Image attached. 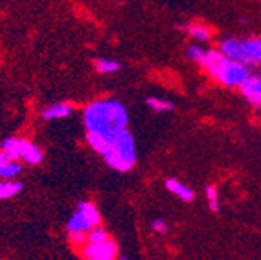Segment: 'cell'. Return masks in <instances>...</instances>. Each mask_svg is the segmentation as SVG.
<instances>
[{
	"label": "cell",
	"instance_id": "6da1fadb",
	"mask_svg": "<svg viewBox=\"0 0 261 260\" xmlns=\"http://www.w3.org/2000/svg\"><path fill=\"white\" fill-rule=\"evenodd\" d=\"M83 119L87 131L98 133L109 140L124 131L129 122L124 105L117 100H98L90 103Z\"/></svg>",
	"mask_w": 261,
	"mask_h": 260
},
{
	"label": "cell",
	"instance_id": "7a4b0ae2",
	"mask_svg": "<svg viewBox=\"0 0 261 260\" xmlns=\"http://www.w3.org/2000/svg\"><path fill=\"white\" fill-rule=\"evenodd\" d=\"M199 64L212 78L227 87H240L243 81L250 75L249 66L228 58L221 50H205Z\"/></svg>",
	"mask_w": 261,
	"mask_h": 260
},
{
	"label": "cell",
	"instance_id": "3957f363",
	"mask_svg": "<svg viewBox=\"0 0 261 260\" xmlns=\"http://www.w3.org/2000/svg\"><path fill=\"white\" fill-rule=\"evenodd\" d=\"M106 164L117 172H129L136 166L137 153H136V140L127 129L115 136L108 150L101 154Z\"/></svg>",
	"mask_w": 261,
	"mask_h": 260
},
{
	"label": "cell",
	"instance_id": "277c9868",
	"mask_svg": "<svg viewBox=\"0 0 261 260\" xmlns=\"http://www.w3.org/2000/svg\"><path fill=\"white\" fill-rule=\"evenodd\" d=\"M117 243L111 239L103 242H87L81 248V255L89 260H112L117 257Z\"/></svg>",
	"mask_w": 261,
	"mask_h": 260
},
{
	"label": "cell",
	"instance_id": "5b68a950",
	"mask_svg": "<svg viewBox=\"0 0 261 260\" xmlns=\"http://www.w3.org/2000/svg\"><path fill=\"white\" fill-rule=\"evenodd\" d=\"M219 50L224 55H227L228 58H232L235 61H240V62L246 64V66L252 67V62H250V58L247 55L244 41H241V39H227V41H222L219 44Z\"/></svg>",
	"mask_w": 261,
	"mask_h": 260
},
{
	"label": "cell",
	"instance_id": "8992f818",
	"mask_svg": "<svg viewBox=\"0 0 261 260\" xmlns=\"http://www.w3.org/2000/svg\"><path fill=\"white\" fill-rule=\"evenodd\" d=\"M246 100L255 106H261V75H249L240 86Z\"/></svg>",
	"mask_w": 261,
	"mask_h": 260
},
{
	"label": "cell",
	"instance_id": "52a82bcc",
	"mask_svg": "<svg viewBox=\"0 0 261 260\" xmlns=\"http://www.w3.org/2000/svg\"><path fill=\"white\" fill-rule=\"evenodd\" d=\"M165 185H167V190H170L173 195H176L177 198H180V200L185 201V203H190V201L194 200V192H193L188 185L182 184L180 181H177V179H174V178H170V179L165 182Z\"/></svg>",
	"mask_w": 261,
	"mask_h": 260
},
{
	"label": "cell",
	"instance_id": "ba28073f",
	"mask_svg": "<svg viewBox=\"0 0 261 260\" xmlns=\"http://www.w3.org/2000/svg\"><path fill=\"white\" fill-rule=\"evenodd\" d=\"M93 227V224L90 223V220L78 209L69 220L67 223V231H83V232H89Z\"/></svg>",
	"mask_w": 261,
	"mask_h": 260
},
{
	"label": "cell",
	"instance_id": "9c48e42d",
	"mask_svg": "<svg viewBox=\"0 0 261 260\" xmlns=\"http://www.w3.org/2000/svg\"><path fill=\"white\" fill-rule=\"evenodd\" d=\"M72 114V108L65 103H59V105H53L50 108H45L42 111V117L45 120H56V119H65Z\"/></svg>",
	"mask_w": 261,
	"mask_h": 260
},
{
	"label": "cell",
	"instance_id": "30bf717a",
	"mask_svg": "<svg viewBox=\"0 0 261 260\" xmlns=\"http://www.w3.org/2000/svg\"><path fill=\"white\" fill-rule=\"evenodd\" d=\"M184 30L187 31V33H188L193 39H196V41H202V42H205V41H208L210 36H212L210 28L205 27V25H201V23H187V25L184 27Z\"/></svg>",
	"mask_w": 261,
	"mask_h": 260
},
{
	"label": "cell",
	"instance_id": "8fae6325",
	"mask_svg": "<svg viewBox=\"0 0 261 260\" xmlns=\"http://www.w3.org/2000/svg\"><path fill=\"white\" fill-rule=\"evenodd\" d=\"M20 157H23L28 164H33L36 166L42 160V153L38 147L31 145L30 142L23 140V145H22V153H20Z\"/></svg>",
	"mask_w": 261,
	"mask_h": 260
},
{
	"label": "cell",
	"instance_id": "7c38bea8",
	"mask_svg": "<svg viewBox=\"0 0 261 260\" xmlns=\"http://www.w3.org/2000/svg\"><path fill=\"white\" fill-rule=\"evenodd\" d=\"M244 44H246V50L250 58L252 66L261 64V38L247 39V41H244Z\"/></svg>",
	"mask_w": 261,
	"mask_h": 260
},
{
	"label": "cell",
	"instance_id": "4fadbf2b",
	"mask_svg": "<svg viewBox=\"0 0 261 260\" xmlns=\"http://www.w3.org/2000/svg\"><path fill=\"white\" fill-rule=\"evenodd\" d=\"M78 209L90 220V223L95 226H100L101 223V217H100V212H98V209L92 204V203H80L78 204Z\"/></svg>",
	"mask_w": 261,
	"mask_h": 260
},
{
	"label": "cell",
	"instance_id": "5bb4252c",
	"mask_svg": "<svg viewBox=\"0 0 261 260\" xmlns=\"http://www.w3.org/2000/svg\"><path fill=\"white\" fill-rule=\"evenodd\" d=\"M95 67L100 74H114L120 70V62L114 61V59H96L95 61Z\"/></svg>",
	"mask_w": 261,
	"mask_h": 260
},
{
	"label": "cell",
	"instance_id": "9a60e30c",
	"mask_svg": "<svg viewBox=\"0 0 261 260\" xmlns=\"http://www.w3.org/2000/svg\"><path fill=\"white\" fill-rule=\"evenodd\" d=\"M22 188L20 182H0V200H5L17 195Z\"/></svg>",
	"mask_w": 261,
	"mask_h": 260
},
{
	"label": "cell",
	"instance_id": "2e32d148",
	"mask_svg": "<svg viewBox=\"0 0 261 260\" xmlns=\"http://www.w3.org/2000/svg\"><path fill=\"white\" fill-rule=\"evenodd\" d=\"M20 170L22 167L16 160H8V162H4V164H0V176L2 178H14L20 173Z\"/></svg>",
	"mask_w": 261,
	"mask_h": 260
},
{
	"label": "cell",
	"instance_id": "e0dca14e",
	"mask_svg": "<svg viewBox=\"0 0 261 260\" xmlns=\"http://www.w3.org/2000/svg\"><path fill=\"white\" fill-rule=\"evenodd\" d=\"M146 105L154 111V112H165V111H171L174 108V105L168 100H162V99H154V97H151V99L146 100Z\"/></svg>",
	"mask_w": 261,
	"mask_h": 260
},
{
	"label": "cell",
	"instance_id": "ac0fdd59",
	"mask_svg": "<svg viewBox=\"0 0 261 260\" xmlns=\"http://www.w3.org/2000/svg\"><path fill=\"white\" fill-rule=\"evenodd\" d=\"M205 195H207V203L210 210L218 212L219 210V198H218V190L215 185H207L205 187Z\"/></svg>",
	"mask_w": 261,
	"mask_h": 260
},
{
	"label": "cell",
	"instance_id": "d6986e66",
	"mask_svg": "<svg viewBox=\"0 0 261 260\" xmlns=\"http://www.w3.org/2000/svg\"><path fill=\"white\" fill-rule=\"evenodd\" d=\"M109 235L105 229H101L100 226H95L92 229L87 232V242H103V240H108Z\"/></svg>",
	"mask_w": 261,
	"mask_h": 260
},
{
	"label": "cell",
	"instance_id": "ffe728a7",
	"mask_svg": "<svg viewBox=\"0 0 261 260\" xmlns=\"http://www.w3.org/2000/svg\"><path fill=\"white\" fill-rule=\"evenodd\" d=\"M204 53H205V50L201 47V45H190L188 49H187V56H188V59H191L193 62H201V59H202V56H204Z\"/></svg>",
	"mask_w": 261,
	"mask_h": 260
},
{
	"label": "cell",
	"instance_id": "44dd1931",
	"mask_svg": "<svg viewBox=\"0 0 261 260\" xmlns=\"http://www.w3.org/2000/svg\"><path fill=\"white\" fill-rule=\"evenodd\" d=\"M69 240H70L72 245L83 248V246L87 243V235H86V232H83V231H70V232H69Z\"/></svg>",
	"mask_w": 261,
	"mask_h": 260
},
{
	"label": "cell",
	"instance_id": "7402d4cb",
	"mask_svg": "<svg viewBox=\"0 0 261 260\" xmlns=\"http://www.w3.org/2000/svg\"><path fill=\"white\" fill-rule=\"evenodd\" d=\"M151 227H152V231L157 232V234H167V231H168V224L163 220H160V218L154 220L151 223Z\"/></svg>",
	"mask_w": 261,
	"mask_h": 260
},
{
	"label": "cell",
	"instance_id": "603a6c76",
	"mask_svg": "<svg viewBox=\"0 0 261 260\" xmlns=\"http://www.w3.org/2000/svg\"><path fill=\"white\" fill-rule=\"evenodd\" d=\"M4 150V144H0V151H2Z\"/></svg>",
	"mask_w": 261,
	"mask_h": 260
}]
</instances>
